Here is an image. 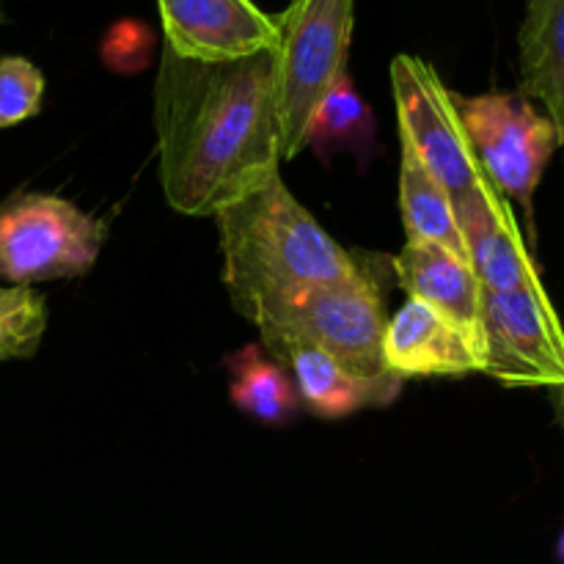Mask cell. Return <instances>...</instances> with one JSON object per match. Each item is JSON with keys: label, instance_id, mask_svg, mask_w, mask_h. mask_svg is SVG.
I'll return each mask as SVG.
<instances>
[{"label": "cell", "instance_id": "obj_18", "mask_svg": "<svg viewBox=\"0 0 564 564\" xmlns=\"http://www.w3.org/2000/svg\"><path fill=\"white\" fill-rule=\"evenodd\" d=\"M47 328V306L33 286L0 290V361L31 358Z\"/></svg>", "mask_w": 564, "mask_h": 564}, {"label": "cell", "instance_id": "obj_4", "mask_svg": "<svg viewBox=\"0 0 564 564\" xmlns=\"http://www.w3.org/2000/svg\"><path fill=\"white\" fill-rule=\"evenodd\" d=\"M105 242V224L50 193H20L0 204V281H39L88 273Z\"/></svg>", "mask_w": 564, "mask_h": 564}, {"label": "cell", "instance_id": "obj_15", "mask_svg": "<svg viewBox=\"0 0 564 564\" xmlns=\"http://www.w3.org/2000/svg\"><path fill=\"white\" fill-rule=\"evenodd\" d=\"M400 207L408 242L441 246L468 262L466 242H463L460 226H457L455 218V204H452L449 193L424 169V163L408 143H402Z\"/></svg>", "mask_w": 564, "mask_h": 564}, {"label": "cell", "instance_id": "obj_13", "mask_svg": "<svg viewBox=\"0 0 564 564\" xmlns=\"http://www.w3.org/2000/svg\"><path fill=\"white\" fill-rule=\"evenodd\" d=\"M394 273L408 297L460 325L482 356V284L466 259L430 242H408L394 257Z\"/></svg>", "mask_w": 564, "mask_h": 564}, {"label": "cell", "instance_id": "obj_16", "mask_svg": "<svg viewBox=\"0 0 564 564\" xmlns=\"http://www.w3.org/2000/svg\"><path fill=\"white\" fill-rule=\"evenodd\" d=\"M231 402L264 424H284L297 411V391L290 375L270 361L257 345L231 358Z\"/></svg>", "mask_w": 564, "mask_h": 564}, {"label": "cell", "instance_id": "obj_10", "mask_svg": "<svg viewBox=\"0 0 564 564\" xmlns=\"http://www.w3.org/2000/svg\"><path fill=\"white\" fill-rule=\"evenodd\" d=\"M264 350L273 361L290 375L297 391V400L312 413L325 419H341L361 408L389 405L402 389V380L394 375L383 378H361L341 367L336 358L319 350L314 341L292 330L284 323H259Z\"/></svg>", "mask_w": 564, "mask_h": 564}, {"label": "cell", "instance_id": "obj_2", "mask_svg": "<svg viewBox=\"0 0 564 564\" xmlns=\"http://www.w3.org/2000/svg\"><path fill=\"white\" fill-rule=\"evenodd\" d=\"M224 284L251 323L275 319L303 295L347 279L358 259L292 196L281 174L215 215Z\"/></svg>", "mask_w": 564, "mask_h": 564}, {"label": "cell", "instance_id": "obj_12", "mask_svg": "<svg viewBox=\"0 0 564 564\" xmlns=\"http://www.w3.org/2000/svg\"><path fill=\"white\" fill-rule=\"evenodd\" d=\"M386 372L394 378H466L482 372L479 347L466 330L427 303L408 297L389 319L383 341Z\"/></svg>", "mask_w": 564, "mask_h": 564}, {"label": "cell", "instance_id": "obj_11", "mask_svg": "<svg viewBox=\"0 0 564 564\" xmlns=\"http://www.w3.org/2000/svg\"><path fill=\"white\" fill-rule=\"evenodd\" d=\"M452 204L466 242L468 264L477 273L482 290L512 292L540 284L538 268L523 246L510 202L490 185V180Z\"/></svg>", "mask_w": 564, "mask_h": 564}, {"label": "cell", "instance_id": "obj_19", "mask_svg": "<svg viewBox=\"0 0 564 564\" xmlns=\"http://www.w3.org/2000/svg\"><path fill=\"white\" fill-rule=\"evenodd\" d=\"M44 75L22 55L0 58V130L33 119L42 110Z\"/></svg>", "mask_w": 564, "mask_h": 564}, {"label": "cell", "instance_id": "obj_9", "mask_svg": "<svg viewBox=\"0 0 564 564\" xmlns=\"http://www.w3.org/2000/svg\"><path fill=\"white\" fill-rule=\"evenodd\" d=\"M165 50L176 58L226 64L273 53L279 44V17L253 0H158Z\"/></svg>", "mask_w": 564, "mask_h": 564}, {"label": "cell", "instance_id": "obj_14", "mask_svg": "<svg viewBox=\"0 0 564 564\" xmlns=\"http://www.w3.org/2000/svg\"><path fill=\"white\" fill-rule=\"evenodd\" d=\"M521 83L523 94L543 105L564 147V0H527Z\"/></svg>", "mask_w": 564, "mask_h": 564}, {"label": "cell", "instance_id": "obj_6", "mask_svg": "<svg viewBox=\"0 0 564 564\" xmlns=\"http://www.w3.org/2000/svg\"><path fill=\"white\" fill-rule=\"evenodd\" d=\"M391 91L402 143L416 152L452 202L477 191L488 176L474 158L455 94L444 86L438 72L419 55H397L391 61Z\"/></svg>", "mask_w": 564, "mask_h": 564}, {"label": "cell", "instance_id": "obj_5", "mask_svg": "<svg viewBox=\"0 0 564 564\" xmlns=\"http://www.w3.org/2000/svg\"><path fill=\"white\" fill-rule=\"evenodd\" d=\"M455 105L482 174L501 196L521 202L532 215L534 191L560 147L549 116L540 113L527 94H455Z\"/></svg>", "mask_w": 564, "mask_h": 564}, {"label": "cell", "instance_id": "obj_8", "mask_svg": "<svg viewBox=\"0 0 564 564\" xmlns=\"http://www.w3.org/2000/svg\"><path fill=\"white\" fill-rule=\"evenodd\" d=\"M268 323V319H262ZM270 323H284L328 352L347 372L361 378H383L386 319L378 279L367 262H358L347 279L334 281L303 295L295 306ZM259 325V323H257Z\"/></svg>", "mask_w": 564, "mask_h": 564}, {"label": "cell", "instance_id": "obj_21", "mask_svg": "<svg viewBox=\"0 0 564 564\" xmlns=\"http://www.w3.org/2000/svg\"><path fill=\"white\" fill-rule=\"evenodd\" d=\"M556 554H560V562L564 564V532H562V538H560V545H556Z\"/></svg>", "mask_w": 564, "mask_h": 564}, {"label": "cell", "instance_id": "obj_3", "mask_svg": "<svg viewBox=\"0 0 564 564\" xmlns=\"http://www.w3.org/2000/svg\"><path fill=\"white\" fill-rule=\"evenodd\" d=\"M356 0H292L279 14L275 97H279L281 160L306 147L312 116L345 75Z\"/></svg>", "mask_w": 564, "mask_h": 564}, {"label": "cell", "instance_id": "obj_20", "mask_svg": "<svg viewBox=\"0 0 564 564\" xmlns=\"http://www.w3.org/2000/svg\"><path fill=\"white\" fill-rule=\"evenodd\" d=\"M556 416H560V422L564 424V386L556 389Z\"/></svg>", "mask_w": 564, "mask_h": 564}, {"label": "cell", "instance_id": "obj_17", "mask_svg": "<svg viewBox=\"0 0 564 564\" xmlns=\"http://www.w3.org/2000/svg\"><path fill=\"white\" fill-rule=\"evenodd\" d=\"M369 138H372V113L361 102L345 72L314 110L306 132V147H314L319 154H325L336 152V149H358Z\"/></svg>", "mask_w": 564, "mask_h": 564}, {"label": "cell", "instance_id": "obj_7", "mask_svg": "<svg viewBox=\"0 0 564 564\" xmlns=\"http://www.w3.org/2000/svg\"><path fill=\"white\" fill-rule=\"evenodd\" d=\"M482 375L505 386H564V330L543 284L482 290Z\"/></svg>", "mask_w": 564, "mask_h": 564}, {"label": "cell", "instance_id": "obj_1", "mask_svg": "<svg viewBox=\"0 0 564 564\" xmlns=\"http://www.w3.org/2000/svg\"><path fill=\"white\" fill-rule=\"evenodd\" d=\"M154 127L169 204L182 215L215 218L279 174L273 53L202 64L165 50Z\"/></svg>", "mask_w": 564, "mask_h": 564}]
</instances>
